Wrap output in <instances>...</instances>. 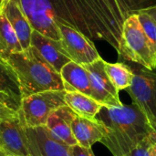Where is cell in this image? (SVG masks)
<instances>
[{
    "mask_svg": "<svg viewBox=\"0 0 156 156\" xmlns=\"http://www.w3.org/2000/svg\"><path fill=\"white\" fill-rule=\"evenodd\" d=\"M5 2H6V0H0V11L3 9V7H4Z\"/></svg>",
    "mask_w": 156,
    "mask_h": 156,
    "instance_id": "cell-28",
    "label": "cell"
},
{
    "mask_svg": "<svg viewBox=\"0 0 156 156\" xmlns=\"http://www.w3.org/2000/svg\"><path fill=\"white\" fill-rule=\"evenodd\" d=\"M153 128H154V134H153V139L154 141L156 142V123L154 125H153Z\"/></svg>",
    "mask_w": 156,
    "mask_h": 156,
    "instance_id": "cell-27",
    "label": "cell"
},
{
    "mask_svg": "<svg viewBox=\"0 0 156 156\" xmlns=\"http://www.w3.org/2000/svg\"><path fill=\"white\" fill-rule=\"evenodd\" d=\"M58 28L61 46L71 61L87 65L101 58L91 40L80 30L59 20Z\"/></svg>",
    "mask_w": 156,
    "mask_h": 156,
    "instance_id": "cell-8",
    "label": "cell"
},
{
    "mask_svg": "<svg viewBox=\"0 0 156 156\" xmlns=\"http://www.w3.org/2000/svg\"><path fill=\"white\" fill-rule=\"evenodd\" d=\"M0 150L6 156H32L27 125L20 112L0 122Z\"/></svg>",
    "mask_w": 156,
    "mask_h": 156,
    "instance_id": "cell-9",
    "label": "cell"
},
{
    "mask_svg": "<svg viewBox=\"0 0 156 156\" xmlns=\"http://www.w3.org/2000/svg\"><path fill=\"white\" fill-rule=\"evenodd\" d=\"M22 50V46L6 18L3 7L0 11V59L6 61L11 54Z\"/></svg>",
    "mask_w": 156,
    "mask_h": 156,
    "instance_id": "cell-18",
    "label": "cell"
},
{
    "mask_svg": "<svg viewBox=\"0 0 156 156\" xmlns=\"http://www.w3.org/2000/svg\"><path fill=\"white\" fill-rule=\"evenodd\" d=\"M21 101L14 97L0 91V122L16 117L20 112Z\"/></svg>",
    "mask_w": 156,
    "mask_h": 156,
    "instance_id": "cell-21",
    "label": "cell"
},
{
    "mask_svg": "<svg viewBox=\"0 0 156 156\" xmlns=\"http://www.w3.org/2000/svg\"><path fill=\"white\" fill-rule=\"evenodd\" d=\"M104 69L115 88L120 91L128 89L133 80V72L131 67L122 62L104 63Z\"/></svg>",
    "mask_w": 156,
    "mask_h": 156,
    "instance_id": "cell-19",
    "label": "cell"
},
{
    "mask_svg": "<svg viewBox=\"0 0 156 156\" xmlns=\"http://www.w3.org/2000/svg\"><path fill=\"white\" fill-rule=\"evenodd\" d=\"M96 119L106 129L101 143L113 156H124L154 134L147 117L133 103L121 107L102 106Z\"/></svg>",
    "mask_w": 156,
    "mask_h": 156,
    "instance_id": "cell-2",
    "label": "cell"
},
{
    "mask_svg": "<svg viewBox=\"0 0 156 156\" xmlns=\"http://www.w3.org/2000/svg\"><path fill=\"white\" fill-rule=\"evenodd\" d=\"M0 156H6V155H5V154L4 152H2V151L0 150Z\"/></svg>",
    "mask_w": 156,
    "mask_h": 156,
    "instance_id": "cell-29",
    "label": "cell"
},
{
    "mask_svg": "<svg viewBox=\"0 0 156 156\" xmlns=\"http://www.w3.org/2000/svg\"><path fill=\"white\" fill-rule=\"evenodd\" d=\"M72 133L77 144L91 148L101 142L106 134V129L98 119H88L76 115L72 122Z\"/></svg>",
    "mask_w": 156,
    "mask_h": 156,
    "instance_id": "cell-14",
    "label": "cell"
},
{
    "mask_svg": "<svg viewBox=\"0 0 156 156\" xmlns=\"http://www.w3.org/2000/svg\"><path fill=\"white\" fill-rule=\"evenodd\" d=\"M156 0H53L58 20L117 49L124 20Z\"/></svg>",
    "mask_w": 156,
    "mask_h": 156,
    "instance_id": "cell-1",
    "label": "cell"
},
{
    "mask_svg": "<svg viewBox=\"0 0 156 156\" xmlns=\"http://www.w3.org/2000/svg\"><path fill=\"white\" fill-rule=\"evenodd\" d=\"M30 46L34 47L58 72H60L63 66L71 61L64 51L60 40L46 37L36 30L32 31Z\"/></svg>",
    "mask_w": 156,
    "mask_h": 156,
    "instance_id": "cell-13",
    "label": "cell"
},
{
    "mask_svg": "<svg viewBox=\"0 0 156 156\" xmlns=\"http://www.w3.org/2000/svg\"><path fill=\"white\" fill-rule=\"evenodd\" d=\"M6 62L17 77L22 98L47 90H65L60 73L32 46L11 54Z\"/></svg>",
    "mask_w": 156,
    "mask_h": 156,
    "instance_id": "cell-3",
    "label": "cell"
},
{
    "mask_svg": "<svg viewBox=\"0 0 156 156\" xmlns=\"http://www.w3.org/2000/svg\"><path fill=\"white\" fill-rule=\"evenodd\" d=\"M22 8L33 30L59 40L58 16L53 0H20Z\"/></svg>",
    "mask_w": 156,
    "mask_h": 156,
    "instance_id": "cell-7",
    "label": "cell"
},
{
    "mask_svg": "<svg viewBox=\"0 0 156 156\" xmlns=\"http://www.w3.org/2000/svg\"><path fill=\"white\" fill-rule=\"evenodd\" d=\"M136 14L138 15L139 21L156 52V22L147 13L142 10L137 11Z\"/></svg>",
    "mask_w": 156,
    "mask_h": 156,
    "instance_id": "cell-22",
    "label": "cell"
},
{
    "mask_svg": "<svg viewBox=\"0 0 156 156\" xmlns=\"http://www.w3.org/2000/svg\"><path fill=\"white\" fill-rule=\"evenodd\" d=\"M65 103L78 116L88 119H95L102 107L90 96L79 91H66Z\"/></svg>",
    "mask_w": 156,
    "mask_h": 156,
    "instance_id": "cell-17",
    "label": "cell"
},
{
    "mask_svg": "<svg viewBox=\"0 0 156 156\" xmlns=\"http://www.w3.org/2000/svg\"><path fill=\"white\" fill-rule=\"evenodd\" d=\"M104 63L105 60L101 58L90 64L83 65L89 73L91 98L102 106L121 107L122 102L119 97V90L110 80L104 69Z\"/></svg>",
    "mask_w": 156,
    "mask_h": 156,
    "instance_id": "cell-10",
    "label": "cell"
},
{
    "mask_svg": "<svg viewBox=\"0 0 156 156\" xmlns=\"http://www.w3.org/2000/svg\"><path fill=\"white\" fill-rule=\"evenodd\" d=\"M153 135L144 140L140 144H138L134 149L124 156H150V148L154 143Z\"/></svg>",
    "mask_w": 156,
    "mask_h": 156,
    "instance_id": "cell-23",
    "label": "cell"
},
{
    "mask_svg": "<svg viewBox=\"0 0 156 156\" xmlns=\"http://www.w3.org/2000/svg\"><path fill=\"white\" fill-rule=\"evenodd\" d=\"M66 90H47L21 100L20 113L27 128L45 126L49 114L65 103Z\"/></svg>",
    "mask_w": 156,
    "mask_h": 156,
    "instance_id": "cell-5",
    "label": "cell"
},
{
    "mask_svg": "<svg viewBox=\"0 0 156 156\" xmlns=\"http://www.w3.org/2000/svg\"><path fill=\"white\" fill-rule=\"evenodd\" d=\"M4 12L12 26L23 49L30 47L32 27L22 8L20 0H6Z\"/></svg>",
    "mask_w": 156,
    "mask_h": 156,
    "instance_id": "cell-15",
    "label": "cell"
},
{
    "mask_svg": "<svg viewBox=\"0 0 156 156\" xmlns=\"http://www.w3.org/2000/svg\"><path fill=\"white\" fill-rule=\"evenodd\" d=\"M59 73L66 91H79L91 97L89 73L83 65L69 61Z\"/></svg>",
    "mask_w": 156,
    "mask_h": 156,
    "instance_id": "cell-16",
    "label": "cell"
},
{
    "mask_svg": "<svg viewBox=\"0 0 156 156\" xmlns=\"http://www.w3.org/2000/svg\"><path fill=\"white\" fill-rule=\"evenodd\" d=\"M0 91L21 101L22 92L17 77L11 66L0 59Z\"/></svg>",
    "mask_w": 156,
    "mask_h": 156,
    "instance_id": "cell-20",
    "label": "cell"
},
{
    "mask_svg": "<svg viewBox=\"0 0 156 156\" xmlns=\"http://www.w3.org/2000/svg\"><path fill=\"white\" fill-rule=\"evenodd\" d=\"M77 114L67 105L54 110L48 116L45 127L58 141L73 146L77 144L72 133V122Z\"/></svg>",
    "mask_w": 156,
    "mask_h": 156,
    "instance_id": "cell-12",
    "label": "cell"
},
{
    "mask_svg": "<svg viewBox=\"0 0 156 156\" xmlns=\"http://www.w3.org/2000/svg\"><path fill=\"white\" fill-rule=\"evenodd\" d=\"M120 57L148 69H156V52L136 13L123 22L117 49Z\"/></svg>",
    "mask_w": 156,
    "mask_h": 156,
    "instance_id": "cell-4",
    "label": "cell"
},
{
    "mask_svg": "<svg viewBox=\"0 0 156 156\" xmlns=\"http://www.w3.org/2000/svg\"><path fill=\"white\" fill-rule=\"evenodd\" d=\"M32 156H72L70 146L55 139L45 126L27 128Z\"/></svg>",
    "mask_w": 156,
    "mask_h": 156,
    "instance_id": "cell-11",
    "label": "cell"
},
{
    "mask_svg": "<svg viewBox=\"0 0 156 156\" xmlns=\"http://www.w3.org/2000/svg\"><path fill=\"white\" fill-rule=\"evenodd\" d=\"M70 152L72 156H95L91 148H85L79 144L70 146Z\"/></svg>",
    "mask_w": 156,
    "mask_h": 156,
    "instance_id": "cell-24",
    "label": "cell"
},
{
    "mask_svg": "<svg viewBox=\"0 0 156 156\" xmlns=\"http://www.w3.org/2000/svg\"><path fill=\"white\" fill-rule=\"evenodd\" d=\"M150 156H156V142L152 144V146L150 148Z\"/></svg>",
    "mask_w": 156,
    "mask_h": 156,
    "instance_id": "cell-26",
    "label": "cell"
},
{
    "mask_svg": "<svg viewBox=\"0 0 156 156\" xmlns=\"http://www.w3.org/2000/svg\"><path fill=\"white\" fill-rule=\"evenodd\" d=\"M142 11L147 13L154 21L156 22V5H150V6H147L144 9H141Z\"/></svg>",
    "mask_w": 156,
    "mask_h": 156,
    "instance_id": "cell-25",
    "label": "cell"
},
{
    "mask_svg": "<svg viewBox=\"0 0 156 156\" xmlns=\"http://www.w3.org/2000/svg\"><path fill=\"white\" fill-rule=\"evenodd\" d=\"M131 69L133 80L126 90L133 103L143 112L153 126L156 123V72L141 65Z\"/></svg>",
    "mask_w": 156,
    "mask_h": 156,
    "instance_id": "cell-6",
    "label": "cell"
}]
</instances>
